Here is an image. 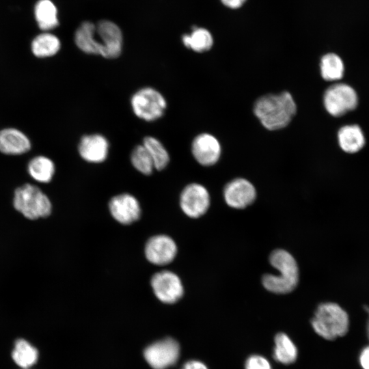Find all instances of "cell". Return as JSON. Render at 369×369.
I'll use <instances>...</instances> for the list:
<instances>
[{"instance_id": "cell-1", "label": "cell", "mask_w": 369, "mask_h": 369, "mask_svg": "<svg viewBox=\"0 0 369 369\" xmlns=\"http://www.w3.org/2000/svg\"><path fill=\"white\" fill-rule=\"evenodd\" d=\"M296 110L295 100L287 92L262 96L256 102L254 108V113L261 124L271 131L286 126Z\"/></svg>"}, {"instance_id": "cell-25", "label": "cell", "mask_w": 369, "mask_h": 369, "mask_svg": "<svg viewBox=\"0 0 369 369\" xmlns=\"http://www.w3.org/2000/svg\"><path fill=\"white\" fill-rule=\"evenodd\" d=\"M142 144L151 156L155 169L162 170L167 167L170 160L169 154L158 139L146 136L144 138Z\"/></svg>"}, {"instance_id": "cell-31", "label": "cell", "mask_w": 369, "mask_h": 369, "mask_svg": "<svg viewBox=\"0 0 369 369\" xmlns=\"http://www.w3.org/2000/svg\"><path fill=\"white\" fill-rule=\"evenodd\" d=\"M221 1L229 8L236 9L241 7L246 0H221Z\"/></svg>"}, {"instance_id": "cell-26", "label": "cell", "mask_w": 369, "mask_h": 369, "mask_svg": "<svg viewBox=\"0 0 369 369\" xmlns=\"http://www.w3.org/2000/svg\"><path fill=\"white\" fill-rule=\"evenodd\" d=\"M320 74L326 81H335L342 78L344 71V64L340 57L334 53L324 55L320 64Z\"/></svg>"}, {"instance_id": "cell-9", "label": "cell", "mask_w": 369, "mask_h": 369, "mask_svg": "<svg viewBox=\"0 0 369 369\" xmlns=\"http://www.w3.org/2000/svg\"><path fill=\"white\" fill-rule=\"evenodd\" d=\"M180 206L187 216L198 218L204 215L209 208L208 191L200 184L191 183L181 192Z\"/></svg>"}, {"instance_id": "cell-24", "label": "cell", "mask_w": 369, "mask_h": 369, "mask_svg": "<svg viewBox=\"0 0 369 369\" xmlns=\"http://www.w3.org/2000/svg\"><path fill=\"white\" fill-rule=\"evenodd\" d=\"M31 51L38 57H49L55 55L60 49L59 38L50 33L38 35L31 42Z\"/></svg>"}, {"instance_id": "cell-5", "label": "cell", "mask_w": 369, "mask_h": 369, "mask_svg": "<svg viewBox=\"0 0 369 369\" xmlns=\"http://www.w3.org/2000/svg\"><path fill=\"white\" fill-rule=\"evenodd\" d=\"M131 105L137 118L146 122H152L163 115L167 108V102L157 90L145 87L133 94Z\"/></svg>"}, {"instance_id": "cell-14", "label": "cell", "mask_w": 369, "mask_h": 369, "mask_svg": "<svg viewBox=\"0 0 369 369\" xmlns=\"http://www.w3.org/2000/svg\"><path fill=\"white\" fill-rule=\"evenodd\" d=\"M191 152L195 159L200 165L210 166L218 161L221 147L214 136L208 133H202L194 138Z\"/></svg>"}, {"instance_id": "cell-13", "label": "cell", "mask_w": 369, "mask_h": 369, "mask_svg": "<svg viewBox=\"0 0 369 369\" xmlns=\"http://www.w3.org/2000/svg\"><path fill=\"white\" fill-rule=\"evenodd\" d=\"M109 208L113 219L123 225L137 221L141 213L138 200L129 193L113 197L109 201Z\"/></svg>"}, {"instance_id": "cell-3", "label": "cell", "mask_w": 369, "mask_h": 369, "mask_svg": "<svg viewBox=\"0 0 369 369\" xmlns=\"http://www.w3.org/2000/svg\"><path fill=\"white\" fill-rule=\"evenodd\" d=\"M311 323L314 331L328 340L345 336L350 325L348 313L340 305L333 302L320 303Z\"/></svg>"}, {"instance_id": "cell-23", "label": "cell", "mask_w": 369, "mask_h": 369, "mask_svg": "<svg viewBox=\"0 0 369 369\" xmlns=\"http://www.w3.org/2000/svg\"><path fill=\"white\" fill-rule=\"evenodd\" d=\"M182 41L185 47L198 53L208 51L213 44L211 33L202 27H195L190 33L183 35Z\"/></svg>"}, {"instance_id": "cell-11", "label": "cell", "mask_w": 369, "mask_h": 369, "mask_svg": "<svg viewBox=\"0 0 369 369\" xmlns=\"http://www.w3.org/2000/svg\"><path fill=\"white\" fill-rule=\"evenodd\" d=\"M175 241L169 236L158 234L150 237L146 243L144 253L146 259L159 266L172 262L177 254Z\"/></svg>"}, {"instance_id": "cell-6", "label": "cell", "mask_w": 369, "mask_h": 369, "mask_svg": "<svg viewBox=\"0 0 369 369\" xmlns=\"http://www.w3.org/2000/svg\"><path fill=\"white\" fill-rule=\"evenodd\" d=\"M323 102L325 109L331 115L340 117L355 109L358 100L355 91L351 86L337 83L326 90Z\"/></svg>"}, {"instance_id": "cell-19", "label": "cell", "mask_w": 369, "mask_h": 369, "mask_svg": "<svg viewBox=\"0 0 369 369\" xmlns=\"http://www.w3.org/2000/svg\"><path fill=\"white\" fill-rule=\"evenodd\" d=\"M38 351L28 341L20 338L14 342L12 357L14 361L23 369H29L38 359Z\"/></svg>"}, {"instance_id": "cell-4", "label": "cell", "mask_w": 369, "mask_h": 369, "mask_svg": "<svg viewBox=\"0 0 369 369\" xmlns=\"http://www.w3.org/2000/svg\"><path fill=\"white\" fill-rule=\"evenodd\" d=\"M13 206L31 220L47 217L52 211V204L48 196L40 188L31 184H25L15 190Z\"/></svg>"}, {"instance_id": "cell-15", "label": "cell", "mask_w": 369, "mask_h": 369, "mask_svg": "<svg viewBox=\"0 0 369 369\" xmlns=\"http://www.w3.org/2000/svg\"><path fill=\"white\" fill-rule=\"evenodd\" d=\"M109 144L100 134H91L81 137L78 151L81 157L87 162L100 163L108 156Z\"/></svg>"}, {"instance_id": "cell-20", "label": "cell", "mask_w": 369, "mask_h": 369, "mask_svg": "<svg viewBox=\"0 0 369 369\" xmlns=\"http://www.w3.org/2000/svg\"><path fill=\"white\" fill-rule=\"evenodd\" d=\"M27 170L31 177L41 183L49 182L55 172V164L44 156H37L28 163Z\"/></svg>"}, {"instance_id": "cell-21", "label": "cell", "mask_w": 369, "mask_h": 369, "mask_svg": "<svg viewBox=\"0 0 369 369\" xmlns=\"http://www.w3.org/2000/svg\"><path fill=\"white\" fill-rule=\"evenodd\" d=\"M273 358L283 364L293 363L297 357V349L291 339L284 333H277L274 340Z\"/></svg>"}, {"instance_id": "cell-30", "label": "cell", "mask_w": 369, "mask_h": 369, "mask_svg": "<svg viewBox=\"0 0 369 369\" xmlns=\"http://www.w3.org/2000/svg\"><path fill=\"white\" fill-rule=\"evenodd\" d=\"M181 369H208V368L202 361L190 360L184 363Z\"/></svg>"}, {"instance_id": "cell-28", "label": "cell", "mask_w": 369, "mask_h": 369, "mask_svg": "<svg viewBox=\"0 0 369 369\" xmlns=\"http://www.w3.org/2000/svg\"><path fill=\"white\" fill-rule=\"evenodd\" d=\"M245 369H272L269 361L259 355L249 356L245 364Z\"/></svg>"}, {"instance_id": "cell-32", "label": "cell", "mask_w": 369, "mask_h": 369, "mask_svg": "<svg viewBox=\"0 0 369 369\" xmlns=\"http://www.w3.org/2000/svg\"><path fill=\"white\" fill-rule=\"evenodd\" d=\"M364 310L366 311V312L368 314V317H367V323H366V333H367V337L369 340V307L368 306H365L364 307Z\"/></svg>"}, {"instance_id": "cell-8", "label": "cell", "mask_w": 369, "mask_h": 369, "mask_svg": "<svg viewBox=\"0 0 369 369\" xmlns=\"http://www.w3.org/2000/svg\"><path fill=\"white\" fill-rule=\"evenodd\" d=\"M150 284L156 298L164 303H174L184 294L181 279L170 271L164 270L156 273L152 275Z\"/></svg>"}, {"instance_id": "cell-29", "label": "cell", "mask_w": 369, "mask_h": 369, "mask_svg": "<svg viewBox=\"0 0 369 369\" xmlns=\"http://www.w3.org/2000/svg\"><path fill=\"white\" fill-rule=\"evenodd\" d=\"M359 361L362 369H369V345L361 351Z\"/></svg>"}, {"instance_id": "cell-16", "label": "cell", "mask_w": 369, "mask_h": 369, "mask_svg": "<svg viewBox=\"0 0 369 369\" xmlns=\"http://www.w3.org/2000/svg\"><path fill=\"white\" fill-rule=\"evenodd\" d=\"M31 142L25 133L17 128L0 131V152L5 154L18 155L27 152Z\"/></svg>"}, {"instance_id": "cell-7", "label": "cell", "mask_w": 369, "mask_h": 369, "mask_svg": "<svg viewBox=\"0 0 369 369\" xmlns=\"http://www.w3.org/2000/svg\"><path fill=\"white\" fill-rule=\"evenodd\" d=\"M180 352L178 342L172 338H166L148 346L144 351V357L153 369H167L177 362Z\"/></svg>"}, {"instance_id": "cell-18", "label": "cell", "mask_w": 369, "mask_h": 369, "mask_svg": "<svg viewBox=\"0 0 369 369\" xmlns=\"http://www.w3.org/2000/svg\"><path fill=\"white\" fill-rule=\"evenodd\" d=\"M340 148L347 153H355L365 145V137L361 128L356 124L342 126L338 131Z\"/></svg>"}, {"instance_id": "cell-2", "label": "cell", "mask_w": 369, "mask_h": 369, "mask_svg": "<svg viewBox=\"0 0 369 369\" xmlns=\"http://www.w3.org/2000/svg\"><path fill=\"white\" fill-rule=\"evenodd\" d=\"M269 262L279 274L263 275L262 283L264 287L276 294L292 291L299 282V268L294 257L288 251L277 249L270 254Z\"/></svg>"}, {"instance_id": "cell-22", "label": "cell", "mask_w": 369, "mask_h": 369, "mask_svg": "<svg viewBox=\"0 0 369 369\" xmlns=\"http://www.w3.org/2000/svg\"><path fill=\"white\" fill-rule=\"evenodd\" d=\"M35 16L39 27L42 30H50L59 25L57 8L50 0H40L36 3Z\"/></svg>"}, {"instance_id": "cell-17", "label": "cell", "mask_w": 369, "mask_h": 369, "mask_svg": "<svg viewBox=\"0 0 369 369\" xmlns=\"http://www.w3.org/2000/svg\"><path fill=\"white\" fill-rule=\"evenodd\" d=\"M74 42L81 51L87 54L102 55V46L96 33V24L90 21L83 22L77 28Z\"/></svg>"}, {"instance_id": "cell-12", "label": "cell", "mask_w": 369, "mask_h": 369, "mask_svg": "<svg viewBox=\"0 0 369 369\" xmlns=\"http://www.w3.org/2000/svg\"><path fill=\"white\" fill-rule=\"evenodd\" d=\"M223 197L230 207L242 209L254 202L256 197V191L249 181L238 178L225 186Z\"/></svg>"}, {"instance_id": "cell-27", "label": "cell", "mask_w": 369, "mask_h": 369, "mask_svg": "<svg viewBox=\"0 0 369 369\" xmlns=\"http://www.w3.org/2000/svg\"><path fill=\"white\" fill-rule=\"evenodd\" d=\"M133 166L140 173L150 175L154 169L151 156L143 144L136 146L131 154Z\"/></svg>"}, {"instance_id": "cell-10", "label": "cell", "mask_w": 369, "mask_h": 369, "mask_svg": "<svg viewBox=\"0 0 369 369\" xmlns=\"http://www.w3.org/2000/svg\"><path fill=\"white\" fill-rule=\"evenodd\" d=\"M96 33L102 46V57H118L122 50L123 36L120 27L113 22L101 20L96 24Z\"/></svg>"}]
</instances>
